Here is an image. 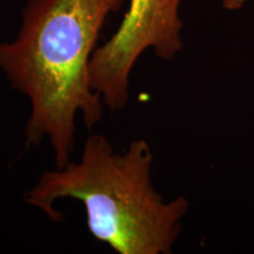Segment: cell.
<instances>
[{"label": "cell", "instance_id": "cell-1", "mask_svg": "<svg viewBox=\"0 0 254 254\" xmlns=\"http://www.w3.org/2000/svg\"><path fill=\"white\" fill-rule=\"evenodd\" d=\"M124 1L28 0L17 38L0 43V69L31 103L25 148L47 139L57 168L71 163L77 117L87 129L103 118L88 67L104 23Z\"/></svg>", "mask_w": 254, "mask_h": 254}, {"label": "cell", "instance_id": "cell-3", "mask_svg": "<svg viewBox=\"0 0 254 254\" xmlns=\"http://www.w3.org/2000/svg\"><path fill=\"white\" fill-rule=\"evenodd\" d=\"M182 0H129L128 11L116 33L94 50L90 62V84L103 103L122 111L129 99V77L147 49L171 62L183 49L179 17Z\"/></svg>", "mask_w": 254, "mask_h": 254}, {"label": "cell", "instance_id": "cell-2", "mask_svg": "<svg viewBox=\"0 0 254 254\" xmlns=\"http://www.w3.org/2000/svg\"><path fill=\"white\" fill-rule=\"evenodd\" d=\"M152 163L153 154L144 139L116 153L106 136L91 134L78 163L44 172L24 193V200L57 222L64 215L56 202L78 200L92 237L117 253L170 254L189 201L184 196L165 201L152 184Z\"/></svg>", "mask_w": 254, "mask_h": 254}, {"label": "cell", "instance_id": "cell-4", "mask_svg": "<svg viewBox=\"0 0 254 254\" xmlns=\"http://www.w3.org/2000/svg\"><path fill=\"white\" fill-rule=\"evenodd\" d=\"M247 0H222V6L228 11H236L244 6Z\"/></svg>", "mask_w": 254, "mask_h": 254}]
</instances>
